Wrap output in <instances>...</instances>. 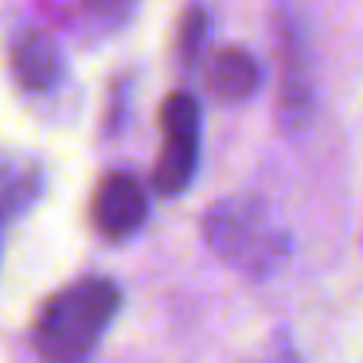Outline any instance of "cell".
Wrapping results in <instances>:
<instances>
[{"label":"cell","mask_w":363,"mask_h":363,"mask_svg":"<svg viewBox=\"0 0 363 363\" xmlns=\"http://www.w3.org/2000/svg\"><path fill=\"white\" fill-rule=\"evenodd\" d=\"M118 308L121 289L110 277H79L43 305L35 320V355L43 363H90Z\"/></svg>","instance_id":"obj_1"},{"label":"cell","mask_w":363,"mask_h":363,"mask_svg":"<svg viewBox=\"0 0 363 363\" xmlns=\"http://www.w3.org/2000/svg\"><path fill=\"white\" fill-rule=\"evenodd\" d=\"M203 238L230 269L266 277L289 258V235L262 199L227 196L203 215Z\"/></svg>","instance_id":"obj_2"},{"label":"cell","mask_w":363,"mask_h":363,"mask_svg":"<svg viewBox=\"0 0 363 363\" xmlns=\"http://www.w3.org/2000/svg\"><path fill=\"white\" fill-rule=\"evenodd\" d=\"M160 157L152 168V184L160 196H180L191 184L199 164V106L191 94L176 90L160 106Z\"/></svg>","instance_id":"obj_3"},{"label":"cell","mask_w":363,"mask_h":363,"mask_svg":"<svg viewBox=\"0 0 363 363\" xmlns=\"http://www.w3.org/2000/svg\"><path fill=\"white\" fill-rule=\"evenodd\" d=\"M149 219V196L129 172H110L94 191V227L106 238H129Z\"/></svg>","instance_id":"obj_4"},{"label":"cell","mask_w":363,"mask_h":363,"mask_svg":"<svg viewBox=\"0 0 363 363\" xmlns=\"http://www.w3.org/2000/svg\"><path fill=\"white\" fill-rule=\"evenodd\" d=\"M9 67L28 94H48L63 82V55H59L55 40L40 28H24L12 35Z\"/></svg>","instance_id":"obj_5"},{"label":"cell","mask_w":363,"mask_h":363,"mask_svg":"<svg viewBox=\"0 0 363 363\" xmlns=\"http://www.w3.org/2000/svg\"><path fill=\"white\" fill-rule=\"evenodd\" d=\"M308 102H313V90H308L305 40L285 20L281 24V113H285V125H305Z\"/></svg>","instance_id":"obj_6"},{"label":"cell","mask_w":363,"mask_h":363,"mask_svg":"<svg viewBox=\"0 0 363 363\" xmlns=\"http://www.w3.org/2000/svg\"><path fill=\"white\" fill-rule=\"evenodd\" d=\"M207 86H211L215 98H227V102H242L254 90L262 86V67L250 51L242 48H223L211 55V67H207Z\"/></svg>","instance_id":"obj_7"},{"label":"cell","mask_w":363,"mask_h":363,"mask_svg":"<svg viewBox=\"0 0 363 363\" xmlns=\"http://www.w3.org/2000/svg\"><path fill=\"white\" fill-rule=\"evenodd\" d=\"M40 191H43L40 160L0 149V215H20L24 207H32L40 199Z\"/></svg>","instance_id":"obj_8"},{"label":"cell","mask_w":363,"mask_h":363,"mask_svg":"<svg viewBox=\"0 0 363 363\" xmlns=\"http://www.w3.org/2000/svg\"><path fill=\"white\" fill-rule=\"evenodd\" d=\"M79 4L94 32H118L137 9V0H79Z\"/></svg>","instance_id":"obj_9"},{"label":"cell","mask_w":363,"mask_h":363,"mask_svg":"<svg viewBox=\"0 0 363 363\" xmlns=\"http://www.w3.org/2000/svg\"><path fill=\"white\" fill-rule=\"evenodd\" d=\"M203 40H207V12L199 9V4H191V9L184 12V24H180V59L184 63H196Z\"/></svg>","instance_id":"obj_10"},{"label":"cell","mask_w":363,"mask_h":363,"mask_svg":"<svg viewBox=\"0 0 363 363\" xmlns=\"http://www.w3.org/2000/svg\"><path fill=\"white\" fill-rule=\"evenodd\" d=\"M258 363H297V355H293V347H289V344H277L274 352H266Z\"/></svg>","instance_id":"obj_11"}]
</instances>
